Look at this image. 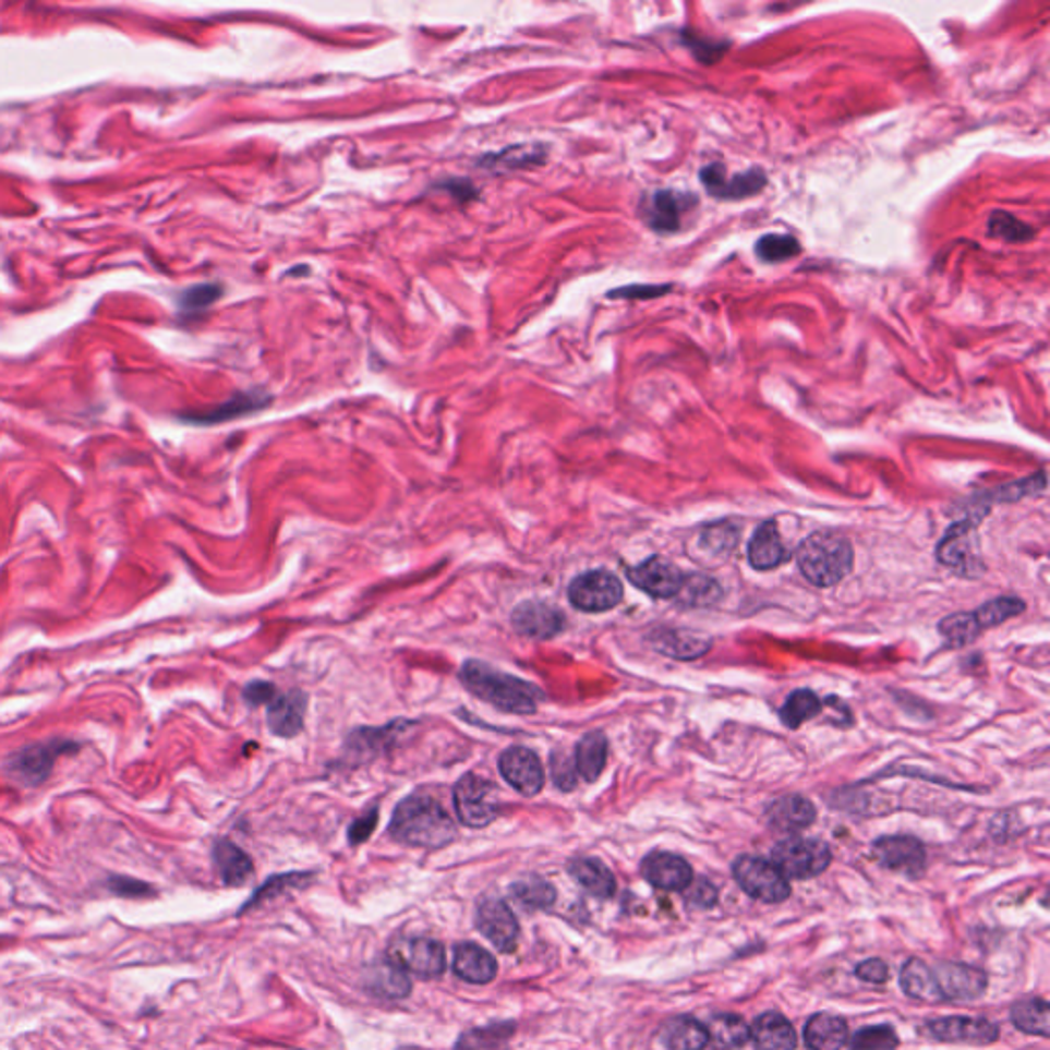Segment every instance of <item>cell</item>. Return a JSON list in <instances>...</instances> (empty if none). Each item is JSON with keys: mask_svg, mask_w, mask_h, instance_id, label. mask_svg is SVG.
Listing matches in <instances>:
<instances>
[{"mask_svg": "<svg viewBox=\"0 0 1050 1050\" xmlns=\"http://www.w3.org/2000/svg\"><path fill=\"white\" fill-rule=\"evenodd\" d=\"M390 835L398 844L437 849L451 844L458 835V829L435 798L413 794L395 809Z\"/></svg>", "mask_w": 1050, "mask_h": 1050, "instance_id": "obj_1", "label": "cell"}, {"mask_svg": "<svg viewBox=\"0 0 1050 1050\" xmlns=\"http://www.w3.org/2000/svg\"><path fill=\"white\" fill-rule=\"evenodd\" d=\"M460 679L464 688L488 702L491 707L499 708L509 714L528 716L534 714L540 700L544 698L542 691L528 684L526 679H519L516 675L497 672L488 663L483 661H466L460 672Z\"/></svg>", "mask_w": 1050, "mask_h": 1050, "instance_id": "obj_2", "label": "cell"}, {"mask_svg": "<svg viewBox=\"0 0 1050 1050\" xmlns=\"http://www.w3.org/2000/svg\"><path fill=\"white\" fill-rule=\"evenodd\" d=\"M796 563L812 586L833 587L849 575L854 551L845 535L814 532L798 546Z\"/></svg>", "mask_w": 1050, "mask_h": 1050, "instance_id": "obj_3", "label": "cell"}, {"mask_svg": "<svg viewBox=\"0 0 1050 1050\" xmlns=\"http://www.w3.org/2000/svg\"><path fill=\"white\" fill-rule=\"evenodd\" d=\"M79 743L70 739L44 740L29 747H23L11 753L4 761V774L21 786H37L44 784L52 774L56 761L79 751Z\"/></svg>", "mask_w": 1050, "mask_h": 1050, "instance_id": "obj_4", "label": "cell"}, {"mask_svg": "<svg viewBox=\"0 0 1050 1050\" xmlns=\"http://www.w3.org/2000/svg\"><path fill=\"white\" fill-rule=\"evenodd\" d=\"M775 868L790 880H809L823 874L831 864V849L812 837H788L772 849Z\"/></svg>", "mask_w": 1050, "mask_h": 1050, "instance_id": "obj_5", "label": "cell"}, {"mask_svg": "<svg viewBox=\"0 0 1050 1050\" xmlns=\"http://www.w3.org/2000/svg\"><path fill=\"white\" fill-rule=\"evenodd\" d=\"M497 786L481 775L466 774L454 788V807L466 826L483 829L499 817Z\"/></svg>", "mask_w": 1050, "mask_h": 1050, "instance_id": "obj_6", "label": "cell"}, {"mask_svg": "<svg viewBox=\"0 0 1050 1050\" xmlns=\"http://www.w3.org/2000/svg\"><path fill=\"white\" fill-rule=\"evenodd\" d=\"M733 877L740 889L761 903H782L790 896V882L774 861L758 856H740L733 864Z\"/></svg>", "mask_w": 1050, "mask_h": 1050, "instance_id": "obj_7", "label": "cell"}, {"mask_svg": "<svg viewBox=\"0 0 1050 1050\" xmlns=\"http://www.w3.org/2000/svg\"><path fill=\"white\" fill-rule=\"evenodd\" d=\"M388 958L395 961L405 973L417 975L421 979H435L444 975L448 958H446V948L442 942L427 938V936H413V938H397L390 950Z\"/></svg>", "mask_w": 1050, "mask_h": 1050, "instance_id": "obj_8", "label": "cell"}, {"mask_svg": "<svg viewBox=\"0 0 1050 1050\" xmlns=\"http://www.w3.org/2000/svg\"><path fill=\"white\" fill-rule=\"evenodd\" d=\"M979 521L981 519H963L952 523L938 546V560L963 577H977L982 570L977 535Z\"/></svg>", "mask_w": 1050, "mask_h": 1050, "instance_id": "obj_9", "label": "cell"}, {"mask_svg": "<svg viewBox=\"0 0 1050 1050\" xmlns=\"http://www.w3.org/2000/svg\"><path fill=\"white\" fill-rule=\"evenodd\" d=\"M621 598L624 587L620 579L610 570H589L575 577L568 586V600L577 610L587 614L607 612L616 607Z\"/></svg>", "mask_w": 1050, "mask_h": 1050, "instance_id": "obj_10", "label": "cell"}, {"mask_svg": "<svg viewBox=\"0 0 1050 1050\" xmlns=\"http://www.w3.org/2000/svg\"><path fill=\"white\" fill-rule=\"evenodd\" d=\"M476 928L503 954L516 952L519 924L516 913L500 898H483L476 907Z\"/></svg>", "mask_w": 1050, "mask_h": 1050, "instance_id": "obj_11", "label": "cell"}, {"mask_svg": "<svg viewBox=\"0 0 1050 1050\" xmlns=\"http://www.w3.org/2000/svg\"><path fill=\"white\" fill-rule=\"evenodd\" d=\"M626 577L632 586L654 600H672L679 593L686 579L679 567L663 556H651L637 567L628 568Z\"/></svg>", "mask_w": 1050, "mask_h": 1050, "instance_id": "obj_12", "label": "cell"}, {"mask_svg": "<svg viewBox=\"0 0 1050 1050\" xmlns=\"http://www.w3.org/2000/svg\"><path fill=\"white\" fill-rule=\"evenodd\" d=\"M700 181L712 197L735 202L758 195L768 185V174L756 167L735 177H726L724 165L714 162L700 171Z\"/></svg>", "mask_w": 1050, "mask_h": 1050, "instance_id": "obj_13", "label": "cell"}, {"mask_svg": "<svg viewBox=\"0 0 1050 1050\" xmlns=\"http://www.w3.org/2000/svg\"><path fill=\"white\" fill-rule=\"evenodd\" d=\"M872 856L880 866L903 872L912 879H917L926 870V847L912 835H889L880 837L872 845Z\"/></svg>", "mask_w": 1050, "mask_h": 1050, "instance_id": "obj_14", "label": "cell"}, {"mask_svg": "<svg viewBox=\"0 0 1050 1050\" xmlns=\"http://www.w3.org/2000/svg\"><path fill=\"white\" fill-rule=\"evenodd\" d=\"M689 206H696V195L675 190H659L644 200L640 216L654 232L673 234L681 228V218Z\"/></svg>", "mask_w": 1050, "mask_h": 1050, "instance_id": "obj_15", "label": "cell"}, {"mask_svg": "<svg viewBox=\"0 0 1050 1050\" xmlns=\"http://www.w3.org/2000/svg\"><path fill=\"white\" fill-rule=\"evenodd\" d=\"M942 1001H973L987 991V975L981 968L961 963H940L933 970Z\"/></svg>", "mask_w": 1050, "mask_h": 1050, "instance_id": "obj_16", "label": "cell"}, {"mask_svg": "<svg viewBox=\"0 0 1050 1050\" xmlns=\"http://www.w3.org/2000/svg\"><path fill=\"white\" fill-rule=\"evenodd\" d=\"M499 772L509 786L523 796H535L542 793L546 784V774L542 761L534 751L526 747H509L499 758Z\"/></svg>", "mask_w": 1050, "mask_h": 1050, "instance_id": "obj_17", "label": "cell"}, {"mask_svg": "<svg viewBox=\"0 0 1050 1050\" xmlns=\"http://www.w3.org/2000/svg\"><path fill=\"white\" fill-rule=\"evenodd\" d=\"M928 1033L942 1042L982 1047L998 1040V1024L987 1017H940L928 1024Z\"/></svg>", "mask_w": 1050, "mask_h": 1050, "instance_id": "obj_18", "label": "cell"}, {"mask_svg": "<svg viewBox=\"0 0 1050 1050\" xmlns=\"http://www.w3.org/2000/svg\"><path fill=\"white\" fill-rule=\"evenodd\" d=\"M517 635L534 640H548L563 632L565 614L546 602H523L511 614Z\"/></svg>", "mask_w": 1050, "mask_h": 1050, "instance_id": "obj_19", "label": "cell"}, {"mask_svg": "<svg viewBox=\"0 0 1050 1050\" xmlns=\"http://www.w3.org/2000/svg\"><path fill=\"white\" fill-rule=\"evenodd\" d=\"M640 872L647 882H651L654 889L661 891H675L684 893L693 880V872L688 861L681 856H675L669 852H653L649 854L642 864Z\"/></svg>", "mask_w": 1050, "mask_h": 1050, "instance_id": "obj_20", "label": "cell"}, {"mask_svg": "<svg viewBox=\"0 0 1050 1050\" xmlns=\"http://www.w3.org/2000/svg\"><path fill=\"white\" fill-rule=\"evenodd\" d=\"M451 968L456 977L472 985H486L493 981L499 970L495 956L474 942H460L454 948Z\"/></svg>", "mask_w": 1050, "mask_h": 1050, "instance_id": "obj_21", "label": "cell"}, {"mask_svg": "<svg viewBox=\"0 0 1050 1050\" xmlns=\"http://www.w3.org/2000/svg\"><path fill=\"white\" fill-rule=\"evenodd\" d=\"M306 696L300 691L276 693L267 708V723L277 737H295L304 728Z\"/></svg>", "mask_w": 1050, "mask_h": 1050, "instance_id": "obj_22", "label": "cell"}, {"mask_svg": "<svg viewBox=\"0 0 1050 1050\" xmlns=\"http://www.w3.org/2000/svg\"><path fill=\"white\" fill-rule=\"evenodd\" d=\"M817 819V809L805 796H782L772 802L768 809V821L777 831H802L812 825Z\"/></svg>", "mask_w": 1050, "mask_h": 1050, "instance_id": "obj_23", "label": "cell"}, {"mask_svg": "<svg viewBox=\"0 0 1050 1050\" xmlns=\"http://www.w3.org/2000/svg\"><path fill=\"white\" fill-rule=\"evenodd\" d=\"M751 1040L758 1050H796L794 1026L777 1012H765L753 1022Z\"/></svg>", "mask_w": 1050, "mask_h": 1050, "instance_id": "obj_24", "label": "cell"}, {"mask_svg": "<svg viewBox=\"0 0 1050 1050\" xmlns=\"http://www.w3.org/2000/svg\"><path fill=\"white\" fill-rule=\"evenodd\" d=\"M271 402V397L263 390H249V393H239L230 400H226L222 405L209 409V411H204L200 414H188L185 421H191V423H202V425H212V423H222V421H230V419H237V417H244V414L257 413L261 409H265L267 405Z\"/></svg>", "mask_w": 1050, "mask_h": 1050, "instance_id": "obj_25", "label": "cell"}, {"mask_svg": "<svg viewBox=\"0 0 1050 1050\" xmlns=\"http://www.w3.org/2000/svg\"><path fill=\"white\" fill-rule=\"evenodd\" d=\"M651 642H653L654 651L667 654L672 659H681V661L698 659V656L708 653V649H710V638L696 635L691 630H684V628L654 630L651 635Z\"/></svg>", "mask_w": 1050, "mask_h": 1050, "instance_id": "obj_26", "label": "cell"}, {"mask_svg": "<svg viewBox=\"0 0 1050 1050\" xmlns=\"http://www.w3.org/2000/svg\"><path fill=\"white\" fill-rule=\"evenodd\" d=\"M749 563L758 570H772L788 560V552L782 544L775 521H763L749 542Z\"/></svg>", "mask_w": 1050, "mask_h": 1050, "instance_id": "obj_27", "label": "cell"}, {"mask_svg": "<svg viewBox=\"0 0 1050 1050\" xmlns=\"http://www.w3.org/2000/svg\"><path fill=\"white\" fill-rule=\"evenodd\" d=\"M568 874L579 886H583L589 895L598 898H612L616 895V877L603 861L595 858H575L568 864Z\"/></svg>", "mask_w": 1050, "mask_h": 1050, "instance_id": "obj_28", "label": "cell"}, {"mask_svg": "<svg viewBox=\"0 0 1050 1050\" xmlns=\"http://www.w3.org/2000/svg\"><path fill=\"white\" fill-rule=\"evenodd\" d=\"M849 1038L844 1017L817 1014L805 1026V1045L810 1050H842Z\"/></svg>", "mask_w": 1050, "mask_h": 1050, "instance_id": "obj_29", "label": "cell"}, {"mask_svg": "<svg viewBox=\"0 0 1050 1050\" xmlns=\"http://www.w3.org/2000/svg\"><path fill=\"white\" fill-rule=\"evenodd\" d=\"M544 160H546V148L542 144H517V146H507L499 153L484 155L479 160V167L495 172L516 171V169L542 165Z\"/></svg>", "mask_w": 1050, "mask_h": 1050, "instance_id": "obj_30", "label": "cell"}, {"mask_svg": "<svg viewBox=\"0 0 1050 1050\" xmlns=\"http://www.w3.org/2000/svg\"><path fill=\"white\" fill-rule=\"evenodd\" d=\"M708 1045L716 1050H735L751 1040V1030L745 1019L735 1014H716L704 1024Z\"/></svg>", "mask_w": 1050, "mask_h": 1050, "instance_id": "obj_31", "label": "cell"}, {"mask_svg": "<svg viewBox=\"0 0 1050 1050\" xmlns=\"http://www.w3.org/2000/svg\"><path fill=\"white\" fill-rule=\"evenodd\" d=\"M214 861L226 886H241L253 877V861L239 845L220 840L214 845Z\"/></svg>", "mask_w": 1050, "mask_h": 1050, "instance_id": "obj_32", "label": "cell"}, {"mask_svg": "<svg viewBox=\"0 0 1050 1050\" xmlns=\"http://www.w3.org/2000/svg\"><path fill=\"white\" fill-rule=\"evenodd\" d=\"M367 987L379 998L405 999L411 993V979L400 966L388 956L370 968Z\"/></svg>", "mask_w": 1050, "mask_h": 1050, "instance_id": "obj_33", "label": "cell"}, {"mask_svg": "<svg viewBox=\"0 0 1050 1050\" xmlns=\"http://www.w3.org/2000/svg\"><path fill=\"white\" fill-rule=\"evenodd\" d=\"M661 1042L669 1050H704L708 1047L707 1028L693 1017H673L661 1030Z\"/></svg>", "mask_w": 1050, "mask_h": 1050, "instance_id": "obj_34", "label": "cell"}, {"mask_svg": "<svg viewBox=\"0 0 1050 1050\" xmlns=\"http://www.w3.org/2000/svg\"><path fill=\"white\" fill-rule=\"evenodd\" d=\"M607 761V739L600 731L587 733L583 739L577 745L575 753V768L577 774L583 775L587 782H595L602 775L603 768Z\"/></svg>", "mask_w": 1050, "mask_h": 1050, "instance_id": "obj_35", "label": "cell"}, {"mask_svg": "<svg viewBox=\"0 0 1050 1050\" xmlns=\"http://www.w3.org/2000/svg\"><path fill=\"white\" fill-rule=\"evenodd\" d=\"M509 895L514 901H517L523 909L528 912H542V909H551L556 901V889L552 886L548 880L542 879V877H535V874H530V877H523V879L516 880L511 886H509Z\"/></svg>", "mask_w": 1050, "mask_h": 1050, "instance_id": "obj_36", "label": "cell"}, {"mask_svg": "<svg viewBox=\"0 0 1050 1050\" xmlns=\"http://www.w3.org/2000/svg\"><path fill=\"white\" fill-rule=\"evenodd\" d=\"M901 987H903V991L912 999L930 1001V1003H933V1001H942L930 966L921 963L919 958H912V961H907L905 966H903V970H901Z\"/></svg>", "mask_w": 1050, "mask_h": 1050, "instance_id": "obj_37", "label": "cell"}, {"mask_svg": "<svg viewBox=\"0 0 1050 1050\" xmlns=\"http://www.w3.org/2000/svg\"><path fill=\"white\" fill-rule=\"evenodd\" d=\"M1012 1024L1019 1033L1034 1034L1047 1038L1050 1033L1049 1003L1045 999H1024L1017 1001L1010 1012Z\"/></svg>", "mask_w": 1050, "mask_h": 1050, "instance_id": "obj_38", "label": "cell"}, {"mask_svg": "<svg viewBox=\"0 0 1050 1050\" xmlns=\"http://www.w3.org/2000/svg\"><path fill=\"white\" fill-rule=\"evenodd\" d=\"M821 708H823V702L814 691L796 689L786 698L784 707L780 708V721H782V724H786L788 728L796 731L802 724L812 721L817 714H821Z\"/></svg>", "mask_w": 1050, "mask_h": 1050, "instance_id": "obj_39", "label": "cell"}, {"mask_svg": "<svg viewBox=\"0 0 1050 1050\" xmlns=\"http://www.w3.org/2000/svg\"><path fill=\"white\" fill-rule=\"evenodd\" d=\"M516 1030L514 1022H497L460 1036L454 1050H503Z\"/></svg>", "mask_w": 1050, "mask_h": 1050, "instance_id": "obj_40", "label": "cell"}, {"mask_svg": "<svg viewBox=\"0 0 1050 1050\" xmlns=\"http://www.w3.org/2000/svg\"><path fill=\"white\" fill-rule=\"evenodd\" d=\"M677 602L689 605V607H708L714 605L723 598V589L716 579L693 572L684 579V586L679 593L675 595Z\"/></svg>", "mask_w": 1050, "mask_h": 1050, "instance_id": "obj_41", "label": "cell"}, {"mask_svg": "<svg viewBox=\"0 0 1050 1050\" xmlns=\"http://www.w3.org/2000/svg\"><path fill=\"white\" fill-rule=\"evenodd\" d=\"M407 723H395L390 726H384V728H360L355 733L349 735L347 739V751L351 753H363V758H372L376 756L379 751H384V747H388L393 740L397 739L398 728L405 726Z\"/></svg>", "mask_w": 1050, "mask_h": 1050, "instance_id": "obj_42", "label": "cell"}, {"mask_svg": "<svg viewBox=\"0 0 1050 1050\" xmlns=\"http://www.w3.org/2000/svg\"><path fill=\"white\" fill-rule=\"evenodd\" d=\"M1026 610V603L1019 598H995L991 602L982 603L981 607L973 614L981 630L995 628L1003 621L1012 620Z\"/></svg>", "mask_w": 1050, "mask_h": 1050, "instance_id": "obj_43", "label": "cell"}, {"mask_svg": "<svg viewBox=\"0 0 1050 1050\" xmlns=\"http://www.w3.org/2000/svg\"><path fill=\"white\" fill-rule=\"evenodd\" d=\"M940 635L946 640L948 647L952 649H963L966 644L975 642L981 635V628L975 620L973 614H952L940 621Z\"/></svg>", "mask_w": 1050, "mask_h": 1050, "instance_id": "obj_44", "label": "cell"}, {"mask_svg": "<svg viewBox=\"0 0 1050 1050\" xmlns=\"http://www.w3.org/2000/svg\"><path fill=\"white\" fill-rule=\"evenodd\" d=\"M756 253L763 263H782L798 257L802 246L793 234H765L756 244Z\"/></svg>", "mask_w": 1050, "mask_h": 1050, "instance_id": "obj_45", "label": "cell"}, {"mask_svg": "<svg viewBox=\"0 0 1050 1050\" xmlns=\"http://www.w3.org/2000/svg\"><path fill=\"white\" fill-rule=\"evenodd\" d=\"M989 234L1005 242H1026L1034 237L1033 226L1022 222L1010 212H993L989 216Z\"/></svg>", "mask_w": 1050, "mask_h": 1050, "instance_id": "obj_46", "label": "cell"}, {"mask_svg": "<svg viewBox=\"0 0 1050 1050\" xmlns=\"http://www.w3.org/2000/svg\"><path fill=\"white\" fill-rule=\"evenodd\" d=\"M898 1047V1036L895 1028L889 1024L866 1026L852 1036V1050H895Z\"/></svg>", "mask_w": 1050, "mask_h": 1050, "instance_id": "obj_47", "label": "cell"}, {"mask_svg": "<svg viewBox=\"0 0 1050 1050\" xmlns=\"http://www.w3.org/2000/svg\"><path fill=\"white\" fill-rule=\"evenodd\" d=\"M737 542H739V532L731 521L714 523V526L707 528L704 534H702V544L707 546L708 552H714L719 556L731 554L733 548L737 546Z\"/></svg>", "mask_w": 1050, "mask_h": 1050, "instance_id": "obj_48", "label": "cell"}, {"mask_svg": "<svg viewBox=\"0 0 1050 1050\" xmlns=\"http://www.w3.org/2000/svg\"><path fill=\"white\" fill-rule=\"evenodd\" d=\"M222 292L225 290H222L220 283H200V286H193L190 290L181 293L179 304L185 312L206 311L207 306H212L216 300H220Z\"/></svg>", "mask_w": 1050, "mask_h": 1050, "instance_id": "obj_49", "label": "cell"}, {"mask_svg": "<svg viewBox=\"0 0 1050 1050\" xmlns=\"http://www.w3.org/2000/svg\"><path fill=\"white\" fill-rule=\"evenodd\" d=\"M311 879L312 874H302V872H293V874H281V877H274V879L267 880V882H265V884L258 889L257 895H253V898L246 903V907H244L242 912H246V909L255 907V905H258L261 901H265L267 896H276L277 893H281V891H288V889H292V886H302V884H306V880Z\"/></svg>", "mask_w": 1050, "mask_h": 1050, "instance_id": "obj_50", "label": "cell"}, {"mask_svg": "<svg viewBox=\"0 0 1050 1050\" xmlns=\"http://www.w3.org/2000/svg\"><path fill=\"white\" fill-rule=\"evenodd\" d=\"M551 774L552 782L556 784L558 790H563V793L575 790V786H577V768H575V763L570 761L567 753H563V751H554V753H552Z\"/></svg>", "mask_w": 1050, "mask_h": 1050, "instance_id": "obj_51", "label": "cell"}, {"mask_svg": "<svg viewBox=\"0 0 1050 1050\" xmlns=\"http://www.w3.org/2000/svg\"><path fill=\"white\" fill-rule=\"evenodd\" d=\"M684 895L688 898L689 905L700 907V909H710V907H714L716 901H719L716 886L707 879L691 880L688 889L684 891Z\"/></svg>", "mask_w": 1050, "mask_h": 1050, "instance_id": "obj_52", "label": "cell"}, {"mask_svg": "<svg viewBox=\"0 0 1050 1050\" xmlns=\"http://www.w3.org/2000/svg\"><path fill=\"white\" fill-rule=\"evenodd\" d=\"M681 37H684V44L688 46L691 53L704 64H714L723 56L724 48H726V44H721V41L714 44V41H708V39H700L696 35H689L688 32H684Z\"/></svg>", "mask_w": 1050, "mask_h": 1050, "instance_id": "obj_53", "label": "cell"}, {"mask_svg": "<svg viewBox=\"0 0 1050 1050\" xmlns=\"http://www.w3.org/2000/svg\"><path fill=\"white\" fill-rule=\"evenodd\" d=\"M672 292V286H653V283H632L626 288H618L607 293V298H620V300H651L659 298L663 293Z\"/></svg>", "mask_w": 1050, "mask_h": 1050, "instance_id": "obj_54", "label": "cell"}, {"mask_svg": "<svg viewBox=\"0 0 1050 1050\" xmlns=\"http://www.w3.org/2000/svg\"><path fill=\"white\" fill-rule=\"evenodd\" d=\"M376 825H378V809L367 810L349 826V842L353 845L363 844L374 833Z\"/></svg>", "mask_w": 1050, "mask_h": 1050, "instance_id": "obj_55", "label": "cell"}, {"mask_svg": "<svg viewBox=\"0 0 1050 1050\" xmlns=\"http://www.w3.org/2000/svg\"><path fill=\"white\" fill-rule=\"evenodd\" d=\"M109 889H111L113 893H118V895L134 896V898L153 895L150 884L140 882V880L136 879H125V877H116V879L109 880Z\"/></svg>", "mask_w": 1050, "mask_h": 1050, "instance_id": "obj_56", "label": "cell"}, {"mask_svg": "<svg viewBox=\"0 0 1050 1050\" xmlns=\"http://www.w3.org/2000/svg\"><path fill=\"white\" fill-rule=\"evenodd\" d=\"M856 975L861 981L882 985V982L889 981V966L884 965L879 958H870V961H864L856 966Z\"/></svg>", "mask_w": 1050, "mask_h": 1050, "instance_id": "obj_57", "label": "cell"}, {"mask_svg": "<svg viewBox=\"0 0 1050 1050\" xmlns=\"http://www.w3.org/2000/svg\"><path fill=\"white\" fill-rule=\"evenodd\" d=\"M277 689L271 686V684H265V681H253L249 684L246 689H244V700L251 704V707H258V704H269L274 698H276Z\"/></svg>", "mask_w": 1050, "mask_h": 1050, "instance_id": "obj_58", "label": "cell"}, {"mask_svg": "<svg viewBox=\"0 0 1050 1050\" xmlns=\"http://www.w3.org/2000/svg\"><path fill=\"white\" fill-rule=\"evenodd\" d=\"M437 190L448 191L449 195H451L454 200H458V202L474 200L476 193H479L476 188H474L470 181H466V179H448V181L439 183Z\"/></svg>", "mask_w": 1050, "mask_h": 1050, "instance_id": "obj_59", "label": "cell"}]
</instances>
